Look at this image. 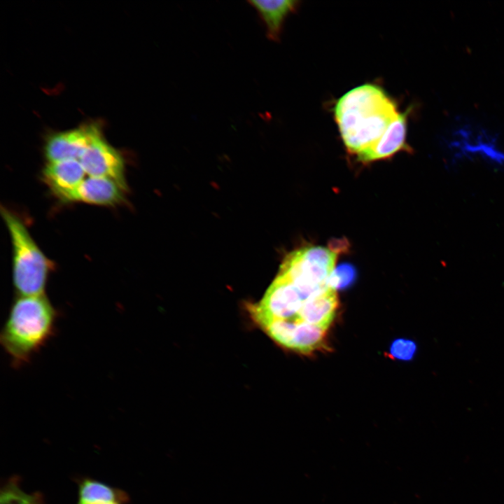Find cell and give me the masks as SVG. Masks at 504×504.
I'll list each match as a JSON object with an SVG mask.
<instances>
[{"label": "cell", "instance_id": "6da1fadb", "mask_svg": "<svg viewBox=\"0 0 504 504\" xmlns=\"http://www.w3.org/2000/svg\"><path fill=\"white\" fill-rule=\"evenodd\" d=\"M399 113L386 92L371 83L350 90L334 108L342 141L348 151L356 155L372 146Z\"/></svg>", "mask_w": 504, "mask_h": 504}, {"label": "cell", "instance_id": "7a4b0ae2", "mask_svg": "<svg viewBox=\"0 0 504 504\" xmlns=\"http://www.w3.org/2000/svg\"><path fill=\"white\" fill-rule=\"evenodd\" d=\"M59 312L44 295L18 296L0 333V343L15 368L29 363L55 335Z\"/></svg>", "mask_w": 504, "mask_h": 504}, {"label": "cell", "instance_id": "3957f363", "mask_svg": "<svg viewBox=\"0 0 504 504\" xmlns=\"http://www.w3.org/2000/svg\"><path fill=\"white\" fill-rule=\"evenodd\" d=\"M13 251L12 277L18 296L44 295L52 263L15 214L1 208Z\"/></svg>", "mask_w": 504, "mask_h": 504}, {"label": "cell", "instance_id": "277c9868", "mask_svg": "<svg viewBox=\"0 0 504 504\" xmlns=\"http://www.w3.org/2000/svg\"><path fill=\"white\" fill-rule=\"evenodd\" d=\"M337 257L336 252L326 247H304L288 254L277 274L295 286L304 301L329 288L328 279Z\"/></svg>", "mask_w": 504, "mask_h": 504}, {"label": "cell", "instance_id": "5b68a950", "mask_svg": "<svg viewBox=\"0 0 504 504\" xmlns=\"http://www.w3.org/2000/svg\"><path fill=\"white\" fill-rule=\"evenodd\" d=\"M79 161L90 176L111 179L125 191L127 190L123 157L104 139L100 130L93 136Z\"/></svg>", "mask_w": 504, "mask_h": 504}, {"label": "cell", "instance_id": "8992f818", "mask_svg": "<svg viewBox=\"0 0 504 504\" xmlns=\"http://www.w3.org/2000/svg\"><path fill=\"white\" fill-rule=\"evenodd\" d=\"M100 130L94 124L84 125L50 135L46 141L44 154L48 162L78 160L93 136Z\"/></svg>", "mask_w": 504, "mask_h": 504}, {"label": "cell", "instance_id": "52a82bcc", "mask_svg": "<svg viewBox=\"0 0 504 504\" xmlns=\"http://www.w3.org/2000/svg\"><path fill=\"white\" fill-rule=\"evenodd\" d=\"M125 192L111 179L89 176L59 200L66 203L82 202L99 206H115L125 201Z\"/></svg>", "mask_w": 504, "mask_h": 504}, {"label": "cell", "instance_id": "ba28073f", "mask_svg": "<svg viewBox=\"0 0 504 504\" xmlns=\"http://www.w3.org/2000/svg\"><path fill=\"white\" fill-rule=\"evenodd\" d=\"M408 111L400 113L381 138L370 148L357 155L358 161L372 162L386 159L400 150H409L406 143Z\"/></svg>", "mask_w": 504, "mask_h": 504}, {"label": "cell", "instance_id": "9c48e42d", "mask_svg": "<svg viewBox=\"0 0 504 504\" xmlns=\"http://www.w3.org/2000/svg\"><path fill=\"white\" fill-rule=\"evenodd\" d=\"M86 174L78 160L48 162L42 171V178L59 199L76 188Z\"/></svg>", "mask_w": 504, "mask_h": 504}, {"label": "cell", "instance_id": "30bf717a", "mask_svg": "<svg viewBox=\"0 0 504 504\" xmlns=\"http://www.w3.org/2000/svg\"><path fill=\"white\" fill-rule=\"evenodd\" d=\"M248 3L256 10L264 22L267 38L278 41L286 18L297 9L299 2L293 0H255Z\"/></svg>", "mask_w": 504, "mask_h": 504}, {"label": "cell", "instance_id": "8fae6325", "mask_svg": "<svg viewBox=\"0 0 504 504\" xmlns=\"http://www.w3.org/2000/svg\"><path fill=\"white\" fill-rule=\"evenodd\" d=\"M78 496V504H106L115 502L122 504L128 498L124 492L90 479H85L80 484Z\"/></svg>", "mask_w": 504, "mask_h": 504}, {"label": "cell", "instance_id": "7c38bea8", "mask_svg": "<svg viewBox=\"0 0 504 504\" xmlns=\"http://www.w3.org/2000/svg\"><path fill=\"white\" fill-rule=\"evenodd\" d=\"M326 331L315 325H300L294 329L287 349L302 354L312 353L324 346Z\"/></svg>", "mask_w": 504, "mask_h": 504}, {"label": "cell", "instance_id": "4fadbf2b", "mask_svg": "<svg viewBox=\"0 0 504 504\" xmlns=\"http://www.w3.org/2000/svg\"><path fill=\"white\" fill-rule=\"evenodd\" d=\"M357 276L355 267L349 263H343L334 269L328 279V286L335 290L351 286Z\"/></svg>", "mask_w": 504, "mask_h": 504}, {"label": "cell", "instance_id": "5bb4252c", "mask_svg": "<svg viewBox=\"0 0 504 504\" xmlns=\"http://www.w3.org/2000/svg\"><path fill=\"white\" fill-rule=\"evenodd\" d=\"M38 498L22 491L13 484L6 485L1 492V504H38Z\"/></svg>", "mask_w": 504, "mask_h": 504}, {"label": "cell", "instance_id": "9a60e30c", "mask_svg": "<svg viewBox=\"0 0 504 504\" xmlns=\"http://www.w3.org/2000/svg\"><path fill=\"white\" fill-rule=\"evenodd\" d=\"M417 351V345L409 339H397L394 340L389 349L391 358L408 361L414 358Z\"/></svg>", "mask_w": 504, "mask_h": 504}, {"label": "cell", "instance_id": "2e32d148", "mask_svg": "<svg viewBox=\"0 0 504 504\" xmlns=\"http://www.w3.org/2000/svg\"><path fill=\"white\" fill-rule=\"evenodd\" d=\"M106 504H122V503L115 502V503H106Z\"/></svg>", "mask_w": 504, "mask_h": 504}]
</instances>
